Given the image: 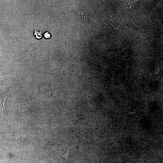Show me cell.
<instances>
[{
    "label": "cell",
    "instance_id": "cell-4",
    "mask_svg": "<svg viewBox=\"0 0 163 163\" xmlns=\"http://www.w3.org/2000/svg\"><path fill=\"white\" fill-rule=\"evenodd\" d=\"M45 148V152L41 156L42 158H47L49 157L55 153L57 149L56 147H46Z\"/></svg>",
    "mask_w": 163,
    "mask_h": 163
},
{
    "label": "cell",
    "instance_id": "cell-1",
    "mask_svg": "<svg viewBox=\"0 0 163 163\" xmlns=\"http://www.w3.org/2000/svg\"><path fill=\"white\" fill-rule=\"evenodd\" d=\"M12 136L14 140L17 141L35 142L36 139L34 136L30 133H22L13 131Z\"/></svg>",
    "mask_w": 163,
    "mask_h": 163
},
{
    "label": "cell",
    "instance_id": "cell-13",
    "mask_svg": "<svg viewBox=\"0 0 163 163\" xmlns=\"http://www.w3.org/2000/svg\"><path fill=\"white\" fill-rule=\"evenodd\" d=\"M11 163H24L23 161L20 160H12Z\"/></svg>",
    "mask_w": 163,
    "mask_h": 163
},
{
    "label": "cell",
    "instance_id": "cell-9",
    "mask_svg": "<svg viewBox=\"0 0 163 163\" xmlns=\"http://www.w3.org/2000/svg\"><path fill=\"white\" fill-rule=\"evenodd\" d=\"M133 27H134L137 29H141L140 26L136 24L135 22L130 21H126Z\"/></svg>",
    "mask_w": 163,
    "mask_h": 163
},
{
    "label": "cell",
    "instance_id": "cell-2",
    "mask_svg": "<svg viewBox=\"0 0 163 163\" xmlns=\"http://www.w3.org/2000/svg\"><path fill=\"white\" fill-rule=\"evenodd\" d=\"M109 151L118 154L120 156L125 158H130L127 156L125 154L123 145V135L119 140L115 143L114 146L110 149Z\"/></svg>",
    "mask_w": 163,
    "mask_h": 163
},
{
    "label": "cell",
    "instance_id": "cell-10",
    "mask_svg": "<svg viewBox=\"0 0 163 163\" xmlns=\"http://www.w3.org/2000/svg\"><path fill=\"white\" fill-rule=\"evenodd\" d=\"M153 40L152 39H149L143 41L142 44L144 46L150 45L152 43Z\"/></svg>",
    "mask_w": 163,
    "mask_h": 163
},
{
    "label": "cell",
    "instance_id": "cell-8",
    "mask_svg": "<svg viewBox=\"0 0 163 163\" xmlns=\"http://www.w3.org/2000/svg\"><path fill=\"white\" fill-rule=\"evenodd\" d=\"M70 153V151L69 150L66 152H65L62 156V158L66 162H67L68 160Z\"/></svg>",
    "mask_w": 163,
    "mask_h": 163
},
{
    "label": "cell",
    "instance_id": "cell-6",
    "mask_svg": "<svg viewBox=\"0 0 163 163\" xmlns=\"http://www.w3.org/2000/svg\"><path fill=\"white\" fill-rule=\"evenodd\" d=\"M34 34L35 37L37 39L41 38L43 36V34L42 32L41 31H38L35 29L34 30Z\"/></svg>",
    "mask_w": 163,
    "mask_h": 163
},
{
    "label": "cell",
    "instance_id": "cell-12",
    "mask_svg": "<svg viewBox=\"0 0 163 163\" xmlns=\"http://www.w3.org/2000/svg\"><path fill=\"white\" fill-rule=\"evenodd\" d=\"M44 37L46 39L50 38L51 37L50 34L48 32H45L44 34Z\"/></svg>",
    "mask_w": 163,
    "mask_h": 163
},
{
    "label": "cell",
    "instance_id": "cell-11",
    "mask_svg": "<svg viewBox=\"0 0 163 163\" xmlns=\"http://www.w3.org/2000/svg\"><path fill=\"white\" fill-rule=\"evenodd\" d=\"M159 7V5L158 4L156 5L155 7H154L153 9L152 12L151 13V14L150 15L149 17H152L155 13L158 10Z\"/></svg>",
    "mask_w": 163,
    "mask_h": 163
},
{
    "label": "cell",
    "instance_id": "cell-3",
    "mask_svg": "<svg viewBox=\"0 0 163 163\" xmlns=\"http://www.w3.org/2000/svg\"><path fill=\"white\" fill-rule=\"evenodd\" d=\"M49 126L46 129L47 136L50 137L56 136L59 134L60 128L58 125Z\"/></svg>",
    "mask_w": 163,
    "mask_h": 163
},
{
    "label": "cell",
    "instance_id": "cell-5",
    "mask_svg": "<svg viewBox=\"0 0 163 163\" xmlns=\"http://www.w3.org/2000/svg\"><path fill=\"white\" fill-rule=\"evenodd\" d=\"M8 96V95L3 96L1 98L0 100V111L2 116H3L5 110V108L4 106V102Z\"/></svg>",
    "mask_w": 163,
    "mask_h": 163
},
{
    "label": "cell",
    "instance_id": "cell-7",
    "mask_svg": "<svg viewBox=\"0 0 163 163\" xmlns=\"http://www.w3.org/2000/svg\"><path fill=\"white\" fill-rule=\"evenodd\" d=\"M33 96V95H31L30 94H27L26 95H24L22 98L28 101H32L34 99H35L34 97Z\"/></svg>",
    "mask_w": 163,
    "mask_h": 163
}]
</instances>
